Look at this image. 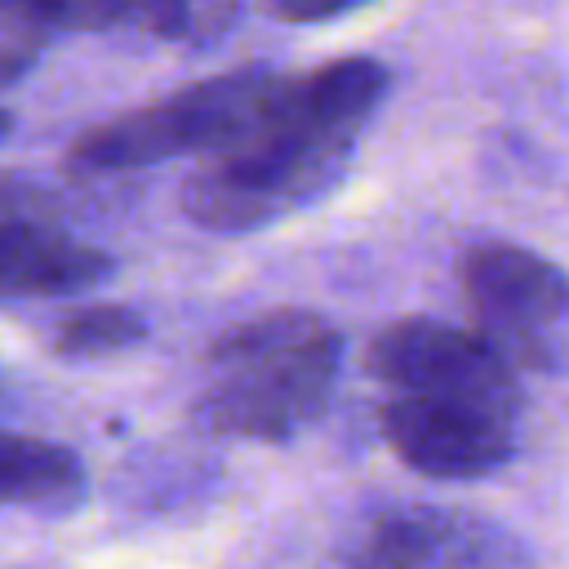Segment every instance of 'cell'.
Returning a JSON list of instances; mask_svg holds the SVG:
<instances>
[{"label":"cell","mask_w":569,"mask_h":569,"mask_svg":"<svg viewBox=\"0 0 569 569\" xmlns=\"http://www.w3.org/2000/svg\"><path fill=\"white\" fill-rule=\"evenodd\" d=\"M387 84L378 58H338L280 76L262 116L182 182L187 218L200 231L244 236L307 209L347 173Z\"/></svg>","instance_id":"obj_1"},{"label":"cell","mask_w":569,"mask_h":569,"mask_svg":"<svg viewBox=\"0 0 569 569\" xmlns=\"http://www.w3.org/2000/svg\"><path fill=\"white\" fill-rule=\"evenodd\" d=\"M213 382L191 405L209 436L284 445L311 427L338 387L342 333L302 307L258 311L209 342Z\"/></svg>","instance_id":"obj_2"},{"label":"cell","mask_w":569,"mask_h":569,"mask_svg":"<svg viewBox=\"0 0 569 569\" xmlns=\"http://www.w3.org/2000/svg\"><path fill=\"white\" fill-rule=\"evenodd\" d=\"M280 71L271 67H236L227 76H209L182 84L156 102L120 111L93 129H84L67 147V169L80 173H129L173 156H209L236 142L271 102Z\"/></svg>","instance_id":"obj_3"},{"label":"cell","mask_w":569,"mask_h":569,"mask_svg":"<svg viewBox=\"0 0 569 569\" xmlns=\"http://www.w3.org/2000/svg\"><path fill=\"white\" fill-rule=\"evenodd\" d=\"M382 440L427 480H480L516 449V400L471 391H391L378 409Z\"/></svg>","instance_id":"obj_4"},{"label":"cell","mask_w":569,"mask_h":569,"mask_svg":"<svg viewBox=\"0 0 569 569\" xmlns=\"http://www.w3.org/2000/svg\"><path fill=\"white\" fill-rule=\"evenodd\" d=\"M462 298L476 325L525 365H551L569 333V271L551 258L511 244L480 240L458 258Z\"/></svg>","instance_id":"obj_5"},{"label":"cell","mask_w":569,"mask_h":569,"mask_svg":"<svg viewBox=\"0 0 569 569\" xmlns=\"http://www.w3.org/2000/svg\"><path fill=\"white\" fill-rule=\"evenodd\" d=\"M365 365L387 391H471L516 400L511 356L485 329L409 316L369 342Z\"/></svg>","instance_id":"obj_6"},{"label":"cell","mask_w":569,"mask_h":569,"mask_svg":"<svg viewBox=\"0 0 569 569\" xmlns=\"http://www.w3.org/2000/svg\"><path fill=\"white\" fill-rule=\"evenodd\" d=\"M351 565L378 569H453V565H516L525 547L485 516L453 507H391L365 525Z\"/></svg>","instance_id":"obj_7"},{"label":"cell","mask_w":569,"mask_h":569,"mask_svg":"<svg viewBox=\"0 0 569 569\" xmlns=\"http://www.w3.org/2000/svg\"><path fill=\"white\" fill-rule=\"evenodd\" d=\"M116 271V258L40 213L0 209V298H58Z\"/></svg>","instance_id":"obj_8"},{"label":"cell","mask_w":569,"mask_h":569,"mask_svg":"<svg viewBox=\"0 0 569 569\" xmlns=\"http://www.w3.org/2000/svg\"><path fill=\"white\" fill-rule=\"evenodd\" d=\"M244 0H67L58 31H142L204 49L222 40Z\"/></svg>","instance_id":"obj_9"},{"label":"cell","mask_w":569,"mask_h":569,"mask_svg":"<svg viewBox=\"0 0 569 569\" xmlns=\"http://www.w3.org/2000/svg\"><path fill=\"white\" fill-rule=\"evenodd\" d=\"M84 462L76 449L40 436L0 431V507L62 516L84 498Z\"/></svg>","instance_id":"obj_10"},{"label":"cell","mask_w":569,"mask_h":569,"mask_svg":"<svg viewBox=\"0 0 569 569\" xmlns=\"http://www.w3.org/2000/svg\"><path fill=\"white\" fill-rule=\"evenodd\" d=\"M151 333L147 316L138 307L124 302H89L67 311L53 325V356L62 360H93V356H111L124 351L133 342H142Z\"/></svg>","instance_id":"obj_11"},{"label":"cell","mask_w":569,"mask_h":569,"mask_svg":"<svg viewBox=\"0 0 569 569\" xmlns=\"http://www.w3.org/2000/svg\"><path fill=\"white\" fill-rule=\"evenodd\" d=\"M40 40H44V31H36V27L0 22V89L13 84V80H22V76L36 67Z\"/></svg>","instance_id":"obj_12"},{"label":"cell","mask_w":569,"mask_h":569,"mask_svg":"<svg viewBox=\"0 0 569 569\" xmlns=\"http://www.w3.org/2000/svg\"><path fill=\"white\" fill-rule=\"evenodd\" d=\"M271 18H280V22H329V18H342V13H351V9H360V4H369V0H258Z\"/></svg>","instance_id":"obj_13"},{"label":"cell","mask_w":569,"mask_h":569,"mask_svg":"<svg viewBox=\"0 0 569 569\" xmlns=\"http://www.w3.org/2000/svg\"><path fill=\"white\" fill-rule=\"evenodd\" d=\"M67 0H0V22H22V27H36V31H58V18H62Z\"/></svg>","instance_id":"obj_14"},{"label":"cell","mask_w":569,"mask_h":569,"mask_svg":"<svg viewBox=\"0 0 569 569\" xmlns=\"http://www.w3.org/2000/svg\"><path fill=\"white\" fill-rule=\"evenodd\" d=\"M9 129H13V116H9V111H4V107H0V138H4V133H9Z\"/></svg>","instance_id":"obj_15"}]
</instances>
